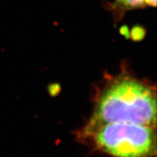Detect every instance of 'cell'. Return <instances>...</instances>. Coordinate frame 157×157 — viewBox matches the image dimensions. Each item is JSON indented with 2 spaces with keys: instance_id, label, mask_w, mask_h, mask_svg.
Segmentation results:
<instances>
[{
  "instance_id": "obj_1",
  "label": "cell",
  "mask_w": 157,
  "mask_h": 157,
  "mask_svg": "<svg viewBox=\"0 0 157 157\" xmlns=\"http://www.w3.org/2000/svg\"><path fill=\"white\" fill-rule=\"evenodd\" d=\"M127 122L156 127V94L147 82L117 76L100 90L87 126Z\"/></svg>"
},
{
  "instance_id": "obj_2",
  "label": "cell",
  "mask_w": 157,
  "mask_h": 157,
  "mask_svg": "<svg viewBox=\"0 0 157 157\" xmlns=\"http://www.w3.org/2000/svg\"><path fill=\"white\" fill-rule=\"evenodd\" d=\"M84 140L100 152L111 157H155L156 127L127 122L86 126Z\"/></svg>"
},
{
  "instance_id": "obj_3",
  "label": "cell",
  "mask_w": 157,
  "mask_h": 157,
  "mask_svg": "<svg viewBox=\"0 0 157 157\" xmlns=\"http://www.w3.org/2000/svg\"><path fill=\"white\" fill-rule=\"evenodd\" d=\"M105 7L111 12L113 19L118 22L123 18L127 12L145 8L146 6L144 0H113V2L107 3Z\"/></svg>"
},
{
  "instance_id": "obj_4",
  "label": "cell",
  "mask_w": 157,
  "mask_h": 157,
  "mask_svg": "<svg viewBox=\"0 0 157 157\" xmlns=\"http://www.w3.org/2000/svg\"><path fill=\"white\" fill-rule=\"evenodd\" d=\"M146 35V29L142 25H136L132 29L130 36L132 39L135 41H140L144 38Z\"/></svg>"
},
{
  "instance_id": "obj_5",
  "label": "cell",
  "mask_w": 157,
  "mask_h": 157,
  "mask_svg": "<svg viewBox=\"0 0 157 157\" xmlns=\"http://www.w3.org/2000/svg\"><path fill=\"white\" fill-rule=\"evenodd\" d=\"M120 33L123 35V36H126V37H128L129 36V28L126 25H122V26H121V28H120Z\"/></svg>"
},
{
  "instance_id": "obj_6",
  "label": "cell",
  "mask_w": 157,
  "mask_h": 157,
  "mask_svg": "<svg viewBox=\"0 0 157 157\" xmlns=\"http://www.w3.org/2000/svg\"><path fill=\"white\" fill-rule=\"evenodd\" d=\"M145 6L155 7L156 6V0H144Z\"/></svg>"
}]
</instances>
